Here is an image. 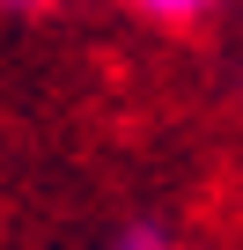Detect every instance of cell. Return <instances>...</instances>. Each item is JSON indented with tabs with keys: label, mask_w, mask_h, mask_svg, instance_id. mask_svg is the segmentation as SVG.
Wrapping results in <instances>:
<instances>
[{
	"label": "cell",
	"mask_w": 243,
	"mask_h": 250,
	"mask_svg": "<svg viewBox=\"0 0 243 250\" xmlns=\"http://www.w3.org/2000/svg\"><path fill=\"white\" fill-rule=\"evenodd\" d=\"M148 15H199V8H214V0H140Z\"/></svg>",
	"instance_id": "6da1fadb"
},
{
	"label": "cell",
	"mask_w": 243,
	"mask_h": 250,
	"mask_svg": "<svg viewBox=\"0 0 243 250\" xmlns=\"http://www.w3.org/2000/svg\"><path fill=\"white\" fill-rule=\"evenodd\" d=\"M126 250H162V243H148V235H140V243H126Z\"/></svg>",
	"instance_id": "7a4b0ae2"
}]
</instances>
